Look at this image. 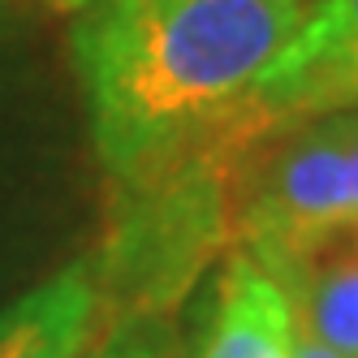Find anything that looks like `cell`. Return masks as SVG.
<instances>
[{
  "label": "cell",
  "mask_w": 358,
  "mask_h": 358,
  "mask_svg": "<svg viewBox=\"0 0 358 358\" xmlns=\"http://www.w3.org/2000/svg\"><path fill=\"white\" fill-rule=\"evenodd\" d=\"M99 324V268L83 255L0 311V358H83Z\"/></svg>",
  "instance_id": "cell-6"
},
{
  "label": "cell",
  "mask_w": 358,
  "mask_h": 358,
  "mask_svg": "<svg viewBox=\"0 0 358 358\" xmlns=\"http://www.w3.org/2000/svg\"><path fill=\"white\" fill-rule=\"evenodd\" d=\"M289 298L246 250L234 255L216 294V315L203 341V358H289Z\"/></svg>",
  "instance_id": "cell-7"
},
{
  "label": "cell",
  "mask_w": 358,
  "mask_h": 358,
  "mask_svg": "<svg viewBox=\"0 0 358 358\" xmlns=\"http://www.w3.org/2000/svg\"><path fill=\"white\" fill-rule=\"evenodd\" d=\"M358 220V108L276 130L234 156V229L259 259Z\"/></svg>",
  "instance_id": "cell-3"
},
{
  "label": "cell",
  "mask_w": 358,
  "mask_h": 358,
  "mask_svg": "<svg viewBox=\"0 0 358 358\" xmlns=\"http://www.w3.org/2000/svg\"><path fill=\"white\" fill-rule=\"evenodd\" d=\"M350 108H358V0H311L242 99L229 143L246 151L276 130Z\"/></svg>",
  "instance_id": "cell-4"
},
{
  "label": "cell",
  "mask_w": 358,
  "mask_h": 358,
  "mask_svg": "<svg viewBox=\"0 0 358 358\" xmlns=\"http://www.w3.org/2000/svg\"><path fill=\"white\" fill-rule=\"evenodd\" d=\"M289 358H345V354H337V350H332V345L315 341L311 332H302V328L294 324V341H289Z\"/></svg>",
  "instance_id": "cell-9"
},
{
  "label": "cell",
  "mask_w": 358,
  "mask_h": 358,
  "mask_svg": "<svg viewBox=\"0 0 358 358\" xmlns=\"http://www.w3.org/2000/svg\"><path fill=\"white\" fill-rule=\"evenodd\" d=\"M229 229L234 151H199L130 190H117L113 234L95 255L104 328L134 315H169Z\"/></svg>",
  "instance_id": "cell-2"
},
{
  "label": "cell",
  "mask_w": 358,
  "mask_h": 358,
  "mask_svg": "<svg viewBox=\"0 0 358 358\" xmlns=\"http://www.w3.org/2000/svg\"><path fill=\"white\" fill-rule=\"evenodd\" d=\"M173 354H177V337L169 315H134L108 324L91 358H173Z\"/></svg>",
  "instance_id": "cell-8"
},
{
  "label": "cell",
  "mask_w": 358,
  "mask_h": 358,
  "mask_svg": "<svg viewBox=\"0 0 358 358\" xmlns=\"http://www.w3.org/2000/svg\"><path fill=\"white\" fill-rule=\"evenodd\" d=\"M255 264L289 298L302 332L345 358H358V220L259 255Z\"/></svg>",
  "instance_id": "cell-5"
},
{
  "label": "cell",
  "mask_w": 358,
  "mask_h": 358,
  "mask_svg": "<svg viewBox=\"0 0 358 358\" xmlns=\"http://www.w3.org/2000/svg\"><path fill=\"white\" fill-rule=\"evenodd\" d=\"M311 0H73L69 57L113 194L229 130ZM238 156V151H234Z\"/></svg>",
  "instance_id": "cell-1"
}]
</instances>
